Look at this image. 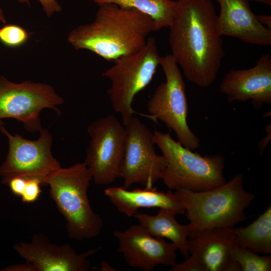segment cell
Segmentation results:
<instances>
[{
	"instance_id": "obj_1",
	"label": "cell",
	"mask_w": 271,
	"mask_h": 271,
	"mask_svg": "<svg viewBox=\"0 0 271 271\" xmlns=\"http://www.w3.org/2000/svg\"><path fill=\"white\" fill-rule=\"evenodd\" d=\"M211 0H177L169 27L171 55L186 78L205 88L215 81L225 56Z\"/></svg>"
},
{
	"instance_id": "obj_2",
	"label": "cell",
	"mask_w": 271,
	"mask_h": 271,
	"mask_svg": "<svg viewBox=\"0 0 271 271\" xmlns=\"http://www.w3.org/2000/svg\"><path fill=\"white\" fill-rule=\"evenodd\" d=\"M93 21L80 25L68 35L76 50H88L107 61L132 54L155 32L154 21L136 10L115 4L99 5Z\"/></svg>"
},
{
	"instance_id": "obj_3",
	"label": "cell",
	"mask_w": 271,
	"mask_h": 271,
	"mask_svg": "<svg viewBox=\"0 0 271 271\" xmlns=\"http://www.w3.org/2000/svg\"><path fill=\"white\" fill-rule=\"evenodd\" d=\"M174 193L184 206L190 220L189 238L213 228L234 227L246 219L244 210L255 197L244 189L241 174L208 190H179Z\"/></svg>"
},
{
	"instance_id": "obj_4",
	"label": "cell",
	"mask_w": 271,
	"mask_h": 271,
	"mask_svg": "<svg viewBox=\"0 0 271 271\" xmlns=\"http://www.w3.org/2000/svg\"><path fill=\"white\" fill-rule=\"evenodd\" d=\"M92 175L84 162L61 167L47 178L50 197L64 217L69 237L76 240L97 237L103 225L87 195Z\"/></svg>"
},
{
	"instance_id": "obj_5",
	"label": "cell",
	"mask_w": 271,
	"mask_h": 271,
	"mask_svg": "<svg viewBox=\"0 0 271 271\" xmlns=\"http://www.w3.org/2000/svg\"><path fill=\"white\" fill-rule=\"evenodd\" d=\"M153 139L166 160L161 179L169 190L203 191L226 182L225 159L221 155L202 156L174 140L170 133L157 129Z\"/></svg>"
},
{
	"instance_id": "obj_6",
	"label": "cell",
	"mask_w": 271,
	"mask_h": 271,
	"mask_svg": "<svg viewBox=\"0 0 271 271\" xmlns=\"http://www.w3.org/2000/svg\"><path fill=\"white\" fill-rule=\"evenodd\" d=\"M161 59L156 40L151 37L141 49L115 60L102 73L111 83L107 94L112 107L120 114L124 125L133 114H141L132 108L133 99L151 82Z\"/></svg>"
},
{
	"instance_id": "obj_7",
	"label": "cell",
	"mask_w": 271,
	"mask_h": 271,
	"mask_svg": "<svg viewBox=\"0 0 271 271\" xmlns=\"http://www.w3.org/2000/svg\"><path fill=\"white\" fill-rule=\"evenodd\" d=\"M166 76L149 99V114H142L155 122L159 120L172 130L184 147L194 150L200 145V139L190 129L187 118L188 104L186 86L180 68L171 54L162 57L160 65Z\"/></svg>"
},
{
	"instance_id": "obj_8",
	"label": "cell",
	"mask_w": 271,
	"mask_h": 271,
	"mask_svg": "<svg viewBox=\"0 0 271 271\" xmlns=\"http://www.w3.org/2000/svg\"><path fill=\"white\" fill-rule=\"evenodd\" d=\"M63 103V98L48 84L30 80L15 83L0 76V125L5 118H14L22 122L26 130L40 132L41 111L49 108L60 114L57 106Z\"/></svg>"
},
{
	"instance_id": "obj_9",
	"label": "cell",
	"mask_w": 271,
	"mask_h": 271,
	"mask_svg": "<svg viewBox=\"0 0 271 271\" xmlns=\"http://www.w3.org/2000/svg\"><path fill=\"white\" fill-rule=\"evenodd\" d=\"M0 130L7 137L9 145L6 159L0 166L3 183L7 185L12 178L20 177L38 178L44 185L47 178L61 167L52 155V136L48 129L42 128L36 140L12 134L3 125H0Z\"/></svg>"
},
{
	"instance_id": "obj_10",
	"label": "cell",
	"mask_w": 271,
	"mask_h": 271,
	"mask_svg": "<svg viewBox=\"0 0 271 271\" xmlns=\"http://www.w3.org/2000/svg\"><path fill=\"white\" fill-rule=\"evenodd\" d=\"M123 125L114 115L109 114L88 126L90 141L84 162L97 185H108L119 178L126 141Z\"/></svg>"
},
{
	"instance_id": "obj_11",
	"label": "cell",
	"mask_w": 271,
	"mask_h": 271,
	"mask_svg": "<svg viewBox=\"0 0 271 271\" xmlns=\"http://www.w3.org/2000/svg\"><path fill=\"white\" fill-rule=\"evenodd\" d=\"M124 126L126 141L119 178L126 189L134 184L152 188L161 178L166 160L155 151L153 133L138 118L133 116Z\"/></svg>"
},
{
	"instance_id": "obj_12",
	"label": "cell",
	"mask_w": 271,
	"mask_h": 271,
	"mask_svg": "<svg viewBox=\"0 0 271 271\" xmlns=\"http://www.w3.org/2000/svg\"><path fill=\"white\" fill-rule=\"evenodd\" d=\"M113 234L118 252L131 267L151 271L160 264L172 266L176 263L178 249L175 244L153 236L140 224L123 231H115Z\"/></svg>"
},
{
	"instance_id": "obj_13",
	"label": "cell",
	"mask_w": 271,
	"mask_h": 271,
	"mask_svg": "<svg viewBox=\"0 0 271 271\" xmlns=\"http://www.w3.org/2000/svg\"><path fill=\"white\" fill-rule=\"evenodd\" d=\"M14 248L26 261L33 264L37 271H87L91 268L88 257L100 249L78 253L70 244L52 243L42 234H35L30 242H20Z\"/></svg>"
},
{
	"instance_id": "obj_14",
	"label": "cell",
	"mask_w": 271,
	"mask_h": 271,
	"mask_svg": "<svg viewBox=\"0 0 271 271\" xmlns=\"http://www.w3.org/2000/svg\"><path fill=\"white\" fill-rule=\"evenodd\" d=\"M229 103L250 100L256 109L271 104V57L262 55L253 67L231 69L226 72L219 86Z\"/></svg>"
},
{
	"instance_id": "obj_15",
	"label": "cell",
	"mask_w": 271,
	"mask_h": 271,
	"mask_svg": "<svg viewBox=\"0 0 271 271\" xmlns=\"http://www.w3.org/2000/svg\"><path fill=\"white\" fill-rule=\"evenodd\" d=\"M238 239L228 228H215L188 238V258L199 271H241L232 257L239 246Z\"/></svg>"
},
{
	"instance_id": "obj_16",
	"label": "cell",
	"mask_w": 271,
	"mask_h": 271,
	"mask_svg": "<svg viewBox=\"0 0 271 271\" xmlns=\"http://www.w3.org/2000/svg\"><path fill=\"white\" fill-rule=\"evenodd\" d=\"M220 11L217 30L221 37L229 36L248 44L271 45V30L260 24L246 0H216Z\"/></svg>"
},
{
	"instance_id": "obj_17",
	"label": "cell",
	"mask_w": 271,
	"mask_h": 271,
	"mask_svg": "<svg viewBox=\"0 0 271 271\" xmlns=\"http://www.w3.org/2000/svg\"><path fill=\"white\" fill-rule=\"evenodd\" d=\"M104 194L119 212L128 217L133 216L141 208H166L176 214L185 213L184 206L171 190L159 191L153 187L132 190L123 187H111L106 188Z\"/></svg>"
},
{
	"instance_id": "obj_18",
	"label": "cell",
	"mask_w": 271,
	"mask_h": 271,
	"mask_svg": "<svg viewBox=\"0 0 271 271\" xmlns=\"http://www.w3.org/2000/svg\"><path fill=\"white\" fill-rule=\"evenodd\" d=\"M159 209L155 215L137 212L133 216L153 236L170 239L187 258L189 255L187 248L190 235L188 224H180L175 219L176 213L174 211L166 208Z\"/></svg>"
},
{
	"instance_id": "obj_19",
	"label": "cell",
	"mask_w": 271,
	"mask_h": 271,
	"mask_svg": "<svg viewBox=\"0 0 271 271\" xmlns=\"http://www.w3.org/2000/svg\"><path fill=\"white\" fill-rule=\"evenodd\" d=\"M240 247L262 253H271V206L245 227L231 228Z\"/></svg>"
},
{
	"instance_id": "obj_20",
	"label": "cell",
	"mask_w": 271,
	"mask_h": 271,
	"mask_svg": "<svg viewBox=\"0 0 271 271\" xmlns=\"http://www.w3.org/2000/svg\"><path fill=\"white\" fill-rule=\"evenodd\" d=\"M97 5L112 4L136 10L154 22L156 31L169 27L172 20L176 1L174 0H91Z\"/></svg>"
},
{
	"instance_id": "obj_21",
	"label": "cell",
	"mask_w": 271,
	"mask_h": 271,
	"mask_svg": "<svg viewBox=\"0 0 271 271\" xmlns=\"http://www.w3.org/2000/svg\"><path fill=\"white\" fill-rule=\"evenodd\" d=\"M232 257L238 264L241 271L271 270L270 256H260L239 245L233 251Z\"/></svg>"
},
{
	"instance_id": "obj_22",
	"label": "cell",
	"mask_w": 271,
	"mask_h": 271,
	"mask_svg": "<svg viewBox=\"0 0 271 271\" xmlns=\"http://www.w3.org/2000/svg\"><path fill=\"white\" fill-rule=\"evenodd\" d=\"M30 34L20 26L9 24L0 28V41L11 48L20 47L29 39Z\"/></svg>"
},
{
	"instance_id": "obj_23",
	"label": "cell",
	"mask_w": 271,
	"mask_h": 271,
	"mask_svg": "<svg viewBox=\"0 0 271 271\" xmlns=\"http://www.w3.org/2000/svg\"><path fill=\"white\" fill-rule=\"evenodd\" d=\"M41 181L37 178L26 179V185L23 193L21 196L24 203H32L36 201L42 192L40 186Z\"/></svg>"
},
{
	"instance_id": "obj_24",
	"label": "cell",
	"mask_w": 271,
	"mask_h": 271,
	"mask_svg": "<svg viewBox=\"0 0 271 271\" xmlns=\"http://www.w3.org/2000/svg\"><path fill=\"white\" fill-rule=\"evenodd\" d=\"M19 3H26L30 6L29 0H17ZM47 17H50L55 13L62 11V7L58 0H38Z\"/></svg>"
},
{
	"instance_id": "obj_25",
	"label": "cell",
	"mask_w": 271,
	"mask_h": 271,
	"mask_svg": "<svg viewBox=\"0 0 271 271\" xmlns=\"http://www.w3.org/2000/svg\"><path fill=\"white\" fill-rule=\"evenodd\" d=\"M26 182V179L20 177H16L10 180L7 185L9 186L14 194L21 196L24 192Z\"/></svg>"
},
{
	"instance_id": "obj_26",
	"label": "cell",
	"mask_w": 271,
	"mask_h": 271,
	"mask_svg": "<svg viewBox=\"0 0 271 271\" xmlns=\"http://www.w3.org/2000/svg\"><path fill=\"white\" fill-rule=\"evenodd\" d=\"M2 270L6 271H37L34 265L28 261H26L24 263L8 266Z\"/></svg>"
},
{
	"instance_id": "obj_27",
	"label": "cell",
	"mask_w": 271,
	"mask_h": 271,
	"mask_svg": "<svg viewBox=\"0 0 271 271\" xmlns=\"http://www.w3.org/2000/svg\"><path fill=\"white\" fill-rule=\"evenodd\" d=\"M266 135L259 142L258 149L260 155L263 153V151L270 139L271 127L270 124H268L266 127Z\"/></svg>"
},
{
	"instance_id": "obj_28",
	"label": "cell",
	"mask_w": 271,
	"mask_h": 271,
	"mask_svg": "<svg viewBox=\"0 0 271 271\" xmlns=\"http://www.w3.org/2000/svg\"><path fill=\"white\" fill-rule=\"evenodd\" d=\"M256 17L259 23L271 30V16L269 15L257 14Z\"/></svg>"
},
{
	"instance_id": "obj_29",
	"label": "cell",
	"mask_w": 271,
	"mask_h": 271,
	"mask_svg": "<svg viewBox=\"0 0 271 271\" xmlns=\"http://www.w3.org/2000/svg\"><path fill=\"white\" fill-rule=\"evenodd\" d=\"M100 269L102 270H114L113 269H112L113 268L110 266V265L107 262L104 261L101 263Z\"/></svg>"
},
{
	"instance_id": "obj_30",
	"label": "cell",
	"mask_w": 271,
	"mask_h": 271,
	"mask_svg": "<svg viewBox=\"0 0 271 271\" xmlns=\"http://www.w3.org/2000/svg\"><path fill=\"white\" fill-rule=\"evenodd\" d=\"M248 2L253 1L265 5L267 6H271V0H246Z\"/></svg>"
},
{
	"instance_id": "obj_31",
	"label": "cell",
	"mask_w": 271,
	"mask_h": 271,
	"mask_svg": "<svg viewBox=\"0 0 271 271\" xmlns=\"http://www.w3.org/2000/svg\"><path fill=\"white\" fill-rule=\"evenodd\" d=\"M5 24L6 23V18L4 12L0 6V23Z\"/></svg>"
}]
</instances>
